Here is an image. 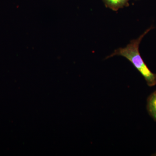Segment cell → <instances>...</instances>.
Returning <instances> with one entry per match:
<instances>
[{
	"instance_id": "cell-1",
	"label": "cell",
	"mask_w": 156,
	"mask_h": 156,
	"mask_svg": "<svg viewBox=\"0 0 156 156\" xmlns=\"http://www.w3.org/2000/svg\"><path fill=\"white\" fill-rule=\"evenodd\" d=\"M152 28L153 27H151L149 28L138 38L131 41L126 47L119 48L115 50L114 53L106 58L107 59L115 56H120L125 57L141 74L145 79L147 85L150 87L155 86L156 74L151 71L144 61L139 53V47L143 38Z\"/></svg>"
},
{
	"instance_id": "cell-2",
	"label": "cell",
	"mask_w": 156,
	"mask_h": 156,
	"mask_svg": "<svg viewBox=\"0 0 156 156\" xmlns=\"http://www.w3.org/2000/svg\"><path fill=\"white\" fill-rule=\"evenodd\" d=\"M130 0H103L106 8L115 11H117L120 9H122L124 7L129 6L128 2Z\"/></svg>"
},
{
	"instance_id": "cell-3",
	"label": "cell",
	"mask_w": 156,
	"mask_h": 156,
	"mask_svg": "<svg viewBox=\"0 0 156 156\" xmlns=\"http://www.w3.org/2000/svg\"><path fill=\"white\" fill-rule=\"evenodd\" d=\"M147 108L150 115L156 121V91L148 97Z\"/></svg>"
},
{
	"instance_id": "cell-4",
	"label": "cell",
	"mask_w": 156,
	"mask_h": 156,
	"mask_svg": "<svg viewBox=\"0 0 156 156\" xmlns=\"http://www.w3.org/2000/svg\"><path fill=\"white\" fill-rule=\"evenodd\" d=\"M153 156H156V153H155L153 155H152Z\"/></svg>"
}]
</instances>
